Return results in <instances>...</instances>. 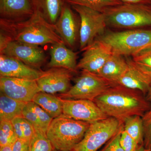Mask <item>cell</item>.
Segmentation results:
<instances>
[{"mask_svg":"<svg viewBox=\"0 0 151 151\" xmlns=\"http://www.w3.org/2000/svg\"><path fill=\"white\" fill-rule=\"evenodd\" d=\"M44 71L31 67L16 58L0 54V76L36 81Z\"/></svg>","mask_w":151,"mask_h":151,"instance_id":"obj_15","label":"cell"},{"mask_svg":"<svg viewBox=\"0 0 151 151\" xmlns=\"http://www.w3.org/2000/svg\"><path fill=\"white\" fill-rule=\"evenodd\" d=\"M27 103L18 101L1 93L0 121H11L22 116V111Z\"/></svg>","mask_w":151,"mask_h":151,"instance_id":"obj_22","label":"cell"},{"mask_svg":"<svg viewBox=\"0 0 151 151\" xmlns=\"http://www.w3.org/2000/svg\"><path fill=\"white\" fill-rule=\"evenodd\" d=\"M27 104L35 113L40 123L42 129L44 132L46 133L50 123L53 119V118H52L51 116H50L46 111L41 108L40 106L33 101L28 102Z\"/></svg>","mask_w":151,"mask_h":151,"instance_id":"obj_29","label":"cell"},{"mask_svg":"<svg viewBox=\"0 0 151 151\" xmlns=\"http://www.w3.org/2000/svg\"><path fill=\"white\" fill-rule=\"evenodd\" d=\"M54 151H58V150H54Z\"/></svg>","mask_w":151,"mask_h":151,"instance_id":"obj_39","label":"cell"},{"mask_svg":"<svg viewBox=\"0 0 151 151\" xmlns=\"http://www.w3.org/2000/svg\"><path fill=\"white\" fill-rule=\"evenodd\" d=\"M83 51L82 58L77 63V69L97 75L113 53L112 49L109 45L98 39L95 40Z\"/></svg>","mask_w":151,"mask_h":151,"instance_id":"obj_13","label":"cell"},{"mask_svg":"<svg viewBox=\"0 0 151 151\" xmlns=\"http://www.w3.org/2000/svg\"><path fill=\"white\" fill-rule=\"evenodd\" d=\"M0 28L1 32L13 40L29 44L39 46L63 42L53 25L37 12L23 20L0 19Z\"/></svg>","mask_w":151,"mask_h":151,"instance_id":"obj_2","label":"cell"},{"mask_svg":"<svg viewBox=\"0 0 151 151\" xmlns=\"http://www.w3.org/2000/svg\"><path fill=\"white\" fill-rule=\"evenodd\" d=\"M32 101L40 106L53 119L63 114L61 98L54 94L40 92L35 94Z\"/></svg>","mask_w":151,"mask_h":151,"instance_id":"obj_21","label":"cell"},{"mask_svg":"<svg viewBox=\"0 0 151 151\" xmlns=\"http://www.w3.org/2000/svg\"><path fill=\"white\" fill-rule=\"evenodd\" d=\"M50 55V60L47 65L49 68H60L73 73L77 72V53L63 42L52 45Z\"/></svg>","mask_w":151,"mask_h":151,"instance_id":"obj_16","label":"cell"},{"mask_svg":"<svg viewBox=\"0 0 151 151\" xmlns=\"http://www.w3.org/2000/svg\"><path fill=\"white\" fill-rule=\"evenodd\" d=\"M124 129V124L120 127L118 132L105 144L103 148L100 151H125L121 147L120 139L121 134Z\"/></svg>","mask_w":151,"mask_h":151,"instance_id":"obj_31","label":"cell"},{"mask_svg":"<svg viewBox=\"0 0 151 151\" xmlns=\"http://www.w3.org/2000/svg\"><path fill=\"white\" fill-rule=\"evenodd\" d=\"M120 143L121 147L125 151H136L139 145L124 129L121 134Z\"/></svg>","mask_w":151,"mask_h":151,"instance_id":"obj_32","label":"cell"},{"mask_svg":"<svg viewBox=\"0 0 151 151\" xmlns=\"http://www.w3.org/2000/svg\"><path fill=\"white\" fill-rule=\"evenodd\" d=\"M34 12H39L52 25L60 15L65 0H30Z\"/></svg>","mask_w":151,"mask_h":151,"instance_id":"obj_20","label":"cell"},{"mask_svg":"<svg viewBox=\"0 0 151 151\" xmlns=\"http://www.w3.org/2000/svg\"><path fill=\"white\" fill-rule=\"evenodd\" d=\"M30 143L29 142L17 139L12 146V151H30Z\"/></svg>","mask_w":151,"mask_h":151,"instance_id":"obj_34","label":"cell"},{"mask_svg":"<svg viewBox=\"0 0 151 151\" xmlns=\"http://www.w3.org/2000/svg\"><path fill=\"white\" fill-rule=\"evenodd\" d=\"M90 124L64 115L52 119L46 135L55 150L70 151L84 137Z\"/></svg>","mask_w":151,"mask_h":151,"instance_id":"obj_5","label":"cell"},{"mask_svg":"<svg viewBox=\"0 0 151 151\" xmlns=\"http://www.w3.org/2000/svg\"><path fill=\"white\" fill-rule=\"evenodd\" d=\"M128 68L126 57L113 52L98 75L113 84H118Z\"/></svg>","mask_w":151,"mask_h":151,"instance_id":"obj_19","label":"cell"},{"mask_svg":"<svg viewBox=\"0 0 151 151\" xmlns=\"http://www.w3.org/2000/svg\"><path fill=\"white\" fill-rule=\"evenodd\" d=\"M0 90L8 97L27 103L40 92L36 80L3 76H0Z\"/></svg>","mask_w":151,"mask_h":151,"instance_id":"obj_12","label":"cell"},{"mask_svg":"<svg viewBox=\"0 0 151 151\" xmlns=\"http://www.w3.org/2000/svg\"><path fill=\"white\" fill-rule=\"evenodd\" d=\"M146 98L149 102L151 103V84L150 88H149L148 91L146 94Z\"/></svg>","mask_w":151,"mask_h":151,"instance_id":"obj_37","label":"cell"},{"mask_svg":"<svg viewBox=\"0 0 151 151\" xmlns=\"http://www.w3.org/2000/svg\"><path fill=\"white\" fill-rule=\"evenodd\" d=\"M11 122L17 139L30 142L35 132L32 124L22 116L15 118Z\"/></svg>","mask_w":151,"mask_h":151,"instance_id":"obj_25","label":"cell"},{"mask_svg":"<svg viewBox=\"0 0 151 151\" xmlns=\"http://www.w3.org/2000/svg\"><path fill=\"white\" fill-rule=\"evenodd\" d=\"M0 54L16 58L38 69L46 60L44 52L39 46L13 40L1 32H0Z\"/></svg>","mask_w":151,"mask_h":151,"instance_id":"obj_9","label":"cell"},{"mask_svg":"<svg viewBox=\"0 0 151 151\" xmlns=\"http://www.w3.org/2000/svg\"><path fill=\"white\" fill-rule=\"evenodd\" d=\"M130 57L132 62L140 70L151 76V46Z\"/></svg>","mask_w":151,"mask_h":151,"instance_id":"obj_27","label":"cell"},{"mask_svg":"<svg viewBox=\"0 0 151 151\" xmlns=\"http://www.w3.org/2000/svg\"><path fill=\"white\" fill-rule=\"evenodd\" d=\"M93 102L108 117L123 123L131 116L143 117L151 108V103L142 92L118 84L111 86Z\"/></svg>","mask_w":151,"mask_h":151,"instance_id":"obj_1","label":"cell"},{"mask_svg":"<svg viewBox=\"0 0 151 151\" xmlns=\"http://www.w3.org/2000/svg\"><path fill=\"white\" fill-rule=\"evenodd\" d=\"M22 116L32 124L35 129L42 130L36 115L32 109L28 105L27 103L25 105L23 110Z\"/></svg>","mask_w":151,"mask_h":151,"instance_id":"obj_33","label":"cell"},{"mask_svg":"<svg viewBox=\"0 0 151 151\" xmlns=\"http://www.w3.org/2000/svg\"><path fill=\"white\" fill-rule=\"evenodd\" d=\"M142 118L144 129V147L146 151H151V108Z\"/></svg>","mask_w":151,"mask_h":151,"instance_id":"obj_30","label":"cell"},{"mask_svg":"<svg viewBox=\"0 0 151 151\" xmlns=\"http://www.w3.org/2000/svg\"><path fill=\"white\" fill-rule=\"evenodd\" d=\"M124 130L138 145H144V129L142 117L134 116L126 119L124 122Z\"/></svg>","mask_w":151,"mask_h":151,"instance_id":"obj_23","label":"cell"},{"mask_svg":"<svg viewBox=\"0 0 151 151\" xmlns=\"http://www.w3.org/2000/svg\"><path fill=\"white\" fill-rule=\"evenodd\" d=\"M107 27L112 29H138L151 27V5L141 4H121L104 12Z\"/></svg>","mask_w":151,"mask_h":151,"instance_id":"obj_3","label":"cell"},{"mask_svg":"<svg viewBox=\"0 0 151 151\" xmlns=\"http://www.w3.org/2000/svg\"><path fill=\"white\" fill-rule=\"evenodd\" d=\"M63 115L83 122L94 123L108 118L93 101L61 98Z\"/></svg>","mask_w":151,"mask_h":151,"instance_id":"obj_11","label":"cell"},{"mask_svg":"<svg viewBox=\"0 0 151 151\" xmlns=\"http://www.w3.org/2000/svg\"><path fill=\"white\" fill-rule=\"evenodd\" d=\"M12 146L9 145L0 147V151H12Z\"/></svg>","mask_w":151,"mask_h":151,"instance_id":"obj_36","label":"cell"},{"mask_svg":"<svg viewBox=\"0 0 151 151\" xmlns=\"http://www.w3.org/2000/svg\"><path fill=\"white\" fill-rule=\"evenodd\" d=\"M80 24L78 14L71 5L65 3L53 26L65 45L72 50L79 42Z\"/></svg>","mask_w":151,"mask_h":151,"instance_id":"obj_10","label":"cell"},{"mask_svg":"<svg viewBox=\"0 0 151 151\" xmlns=\"http://www.w3.org/2000/svg\"><path fill=\"white\" fill-rule=\"evenodd\" d=\"M10 121H0V147L12 145L17 139Z\"/></svg>","mask_w":151,"mask_h":151,"instance_id":"obj_28","label":"cell"},{"mask_svg":"<svg viewBox=\"0 0 151 151\" xmlns=\"http://www.w3.org/2000/svg\"><path fill=\"white\" fill-rule=\"evenodd\" d=\"M33 13L30 0H0L1 19L23 20L29 18Z\"/></svg>","mask_w":151,"mask_h":151,"instance_id":"obj_17","label":"cell"},{"mask_svg":"<svg viewBox=\"0 0 151 151\" xmlns=\"http://www.w3.org/2000/svg\"><path fill=\"white\" fill-rule=\"evenodd\" d=\"M124 124L112 117L91 123L82 139L70 151H98Z\"/></svg>","mask_w":151,"mask_h":151,"instance_id":"obj_7","label":"cell"},{"mask_svg":"<svg viewBox=\"0 0 151 151\" xmlns=\"http://www.w3.org/2000/svg\"><path fill=\"white\" fill-rule=\"evenodd\" d=\"M65 1L71 6H82L102 13L123 3L120 0H65Z\"/></svg>","mask_w":151,"mask_h":151,"instance_id":"obj_24","label":"cell"},{"mask_svg":"<svg viewBox=\"0 0 151 151\" xmlns=\"http://www.w3.org/2000/svg\"><path fill=\"white\" fill-rule=\"evenodd\" d=\"M122 2L127 4H141L151 5V0H120Z\"/></svg>","mask_w":151,"mask_h":151,"instance_id":"obj_35","label":"cell"},{"mask_svg":"<svg viewBox=\"0 0 151 151\" xmlns=\"http://www.w3.org/2000/svg\"><path fill=\"white\" fill-rule=\"evenodd\" d=\"M54 150L46 132L41 129H35L30 143V151H54Z\"/></svg>","mask_w":151,"mask_h":151,"instance_id":"obj_26","label":"cell"},{"mask_svg":"<svg viewBox=\"0 0 151 151\" xmlns=\"http://www.w3.org/2000/svg\"><path fill=\"white\" fill-rule=\"evenodd\" d=\"M136 151H146V150L144 145H139Z\"/></svg>","mask_w":151,"mask_h":151,"instance_id":"obj_38","label":"cell"},{"mask_svg":"<svg viewBox=\"0 0 151 151\" xmlns=\"http://www.w3.org/2000/svg\"><path fill=\"white\" fill-rule=\"evenodd\" d=\"M73 72L65 68H52L44 71L36 80L40 92L53 94L65 93L71 87Z\"/></svg>","mask_w":151,"mask_h":151,"instance_id":"obj_14","label":"cell"},{"mask_svg":"<svg viewBox=\"0 0 151 151\" xmlns=\"http://www.w3.org/2000/svg\"><path fill=\"white\" fill-rule=\"evenodd\" d=\"M128 68L118 84L130 89H136L146 95L151 84V76L140 70L132 62L130 57H126Z\"/></svg>","mask_w":151,"mask_h":151,"instance_id":"obj_18","label":"cell"},{"mask_svg":"<svg viewBox=\"0 0 151 151\" xmlns=\"http://www.w3.org/2000/svg\"><path fill=\"white\" fill-rule=\"evenodd\" d=\"M71 6L80 18L79 49L83 51L106 30L107 25L105 14L86 7Z\"/></svg>","mask_w":151,"mask_h":151,"instance_id":"obj_8","label":"cell"},{"mask_svg":"<svg viewBox=\"0 0 151 151\" xmlns=\"http://www.w3.org/2000/svg\"><path fill=\"white\" fill-rule=\"evenodd\" d=\"M114 84L97 75L81 70V74L75 79V83L65 93L60 94L62 99L86 100L94 101Z\"/></svg>","mask_w":151,"mask_h":151,"instance_id":"obj_6","label":"cell"},{"mask_svg":"<svg viewBox=\"0 0 151 151\" xmlns=\"http://www.w3.org/2000/svg\"><path fill=\"white\" fill-rule=\"evenodd\" d=\"M96 39L107 44L114 53L131 57L151 46V27L119 31L106 29Z\"/></svg>","mask_w":151,"mask_h":151,"instance_id":"obj_4","label":"cell"}]
</instances>
